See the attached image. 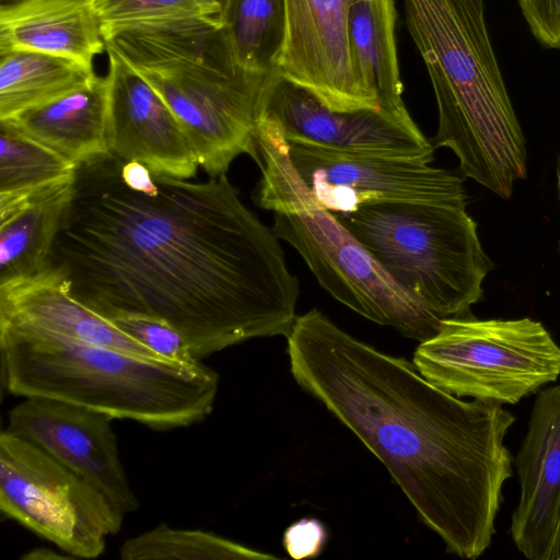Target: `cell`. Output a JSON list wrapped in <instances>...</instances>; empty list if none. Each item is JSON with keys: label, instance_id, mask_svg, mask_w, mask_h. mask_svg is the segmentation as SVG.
<instances>
[{"label": "cell", "instance_id": "cell-1", "mask_svg": "<svg viewBox=\"0 0 560 560\" xmlns=\"http://www.w3.org/2000/svg\"><path fill=\"white\" fill-rule=\"evenodd\" d=\"M112 153L79 166L50 262L72 294L106 318L148 315L175 327L201 359L287 337L298 278L272 228L226 174L207 182L153 175L155 196L130 189Z\"/></svg>", "mask_w": 560, "mask_h": 560}, {"label": "cell", "instance_id": "cell-2", "mask_svg": "<svg viewBox=\"0 0 560 560\" xmlns=\"http://www.w3.org/2000/svg\"><path fill=\"white\" fill-rule=\"evenodd\" d=\"M285 338L295 382L383 463L446 550L481 556L512 477L504 438L515 417L443 390L413 362L357 339L316 308L296 316Z\"/></svg>", "mask_w": 560, "mask_h": 560}, {"label": "cell", "instance_id": "cell-3", "mask_svg": "<svg viewBox=\"0 0 560 560\" xmlns=\"http://www.w3.org/2000/svg\"><path fill=\"white\" fill-rule=\"evenodd\" d=\"M102 36L171 108L207 174H226L241 154L255 158L256 129L280 74L240 67L220 16L120 25Z\"/></svg>", "mask_w": 560, "mask_h": 560}, {"label": "cell", "instance_id": "cell-4", "mask_svg": "<svg viewBox=\"0 0 560 560\" xmlns=\"http://www.w3.org/2000/svg\"><path fill=\"white\" fill-rule=\"evenodd\" d=\"M438 106L432 144L502 198L526 176L525 140L493 49L485 0H404Z\"/></svg>", "mask_w": 560, "mask_h": 560}, {"label": "cell", "instance_id": "cell-5", "mask_svg": "<svg viewBox=\"0 0 560 560\" xmlns=\"http://www.w3.org/2000/svg\"><path fill=\"white\" fill-rule=\"evenodd\" d=\"M4 385L13 395L45 397L130 419L158 430L202 421L219 376L192 365L151 361L62 339L0 330Z\"/></svg>", "mask_w": 560, "mask_h": 560}, {"label": "cell", "instance_id": "cell-6", "mask_svg": "<svg viewBox=\"0 0 560 560\" xmlns=\"http://www.w3.org/2000/svg\"><path fill=\"white\" fill-rule=\"evenodd\" d=\"M261 171L254 199L273 212L272 231L304 259L319 284L355 313L419 342L442 319L405 291L334 212L313 196L289 156L279 122L265 113L255 135Z\"/></svg>", "mask_w": 560, "mask_h": 560}, {"label": "cell", "instance_id": "cell-7", "mask_svg": "<svg viewBox=\"0 0 560 560\" xmlns=\"http://www.w3.org/2000/svg\"><path fill=\"white\" fill-rule=\"evenodd\" d=\"M466 207L377 202L334 213L405 291L444 320L472 315L492 268Z\"/></svg>", "mask_w": 560, "mask_h": 560}, {"label": "cell", "instance_id": "cell-8", "mask_svg": "<svg viewBox=\"0 0 560 560\" xmlns=\"http://www.w3.org/2000/svg\"><path fill=\"white\" fill-rule=\"evenodd\" d=\"M412 362L428 381L458 398L515 405L557 381L560 347L530 318L469 315L444 319L439 332L416 348Z\"/></svg>", "mask_w": 560, "mask_h": 560}, {"label": "cell", "instance_id": "cell-9", "mask_svg": "<svg viewBox=\"0 0 560 560\" xmlns=\"http://www.w3.org/2000/svg\"><path fill=\"white\" fill-rule=\"evenodd\" d=\"M0 510L82 559L105 551L125 515L89 481L8 429L0 434Z\"/></svg>", "mask_w": 560, "mask_h": 560}, {"label": "cell", "instance_id": "cell-10", "mask_svg": "<svg viewBox=\"0 0 560 560\" xmlns=\"http://www.w3.org/2000/svg\"><path fill=\"white\" fill-rule=\"evenodd\" d=\"M287 142L296 172L331 212L377 202H467L463 179L425 161Z\"/></svg>", "mask_w": 560, "mask_h": 560}, {"label": "cell", "instance_id": "cell-11", "mask_svg": "<svg viewBox=\"0 0 560 560\" xmlns=\"http://www.w3.org/2000/svg\"><path fill=\"white\" fill-rule=\"evenodd\" d=\"M114 419L63 400L25 397L10 410L7 429L89 481L126 514L140 502L119 457Z\"/></svg>", "mask_w": 560, "mask_h": 560}, {"label": "cell", "instance_id": "cell-12", "mask_svg": "<svg viewBox=\"0 0 560 560\" xmlns=\"http://www.w3.org/2000/svg\"><path fill=\"white\" fill-rule=\"evenodd\" d=\"M357 0H284L285 30L277 71L332 110L378 108L358 85L349 49Z\"/></svg>", "mask_w": 560, "mask_h": 560}, {"label": "cell", "instance_id": "cell-13", "mask_svg": "<svg viewBox=\"0 0 560 560\" xmlns=\"http://www.w3.org/2000/svg\"><path fill=\"white\" fill-rule=\"evenodd\" d=\"M267 114L287 140L325 148L411 158L432 163L434 145L409 112L384 108L332 110L302 86L279 75L268 98Z\"/></svg>", "mask_w": 560, "mask_h": 560}, {"label": "cell", "instance_id": "cell-14", "mask_svg": "<svg viewBox=\"0 0 560 560\" xmlns=\"http://www.w3.org/2000/svg\"><path fill=\"white\" fill-rule=\"evenodd\" d=\"M106 51L110 153L124 162L143 163L153 175L195 177L198 158L177 117L121 58Z\"/></svg>", "mask_w": 560, "mask_h": 560}, {"label": "cell", "instance_id": "cell-15", "mask_svg": "<svg viewBox=\"0 0 560 560\" xmlns=\"http://www.w3.org/2000/svg\"><path fill=\"white\" fill-rule=\"evenodd\" d=\"M514 463L521 492L512 539L529 560H560V385L537 394Z\"/></svg>", "mask_w": 560, "mask_h": 560}, {"label": "cell", "instance_id": "cell-16", "mask_svg": "<svg viewBox=\"0 0 560 560\" xmlns=\"http://www.w3.org/2000/svg\"><path fill=\"white\" fill-rule=\"evenodd\" d=\"M0 330L51 337L166 362L79 301L65 272L51 262L35 275L0 283Z\"/></svg>", "mask_w": 560, "mask_h": 560}, {"label": "cell", "instance_id": "cell-17", "mask_svg": "<svg viewBox=\"0 0 560 560\" xmlns=\"http://www.w3.org/2000/svg\"><path fill=\"white\" fill-rule=\"evenodd\" d=\"M104 48L90 0H18L0 8V54L43 52L93 70Z\"/></svg>", "mask_w": 560, "mask_h": 560}, {"label": "cell", "instance_id": "cell-18", "mask_svg": "<svg viewBox=\"0 0 560 560\" xmlns=\"http://www.w3.org/2000/svg\"><path fill=\"white\" fill-rule=\"evenodd\" d=\"M106 77L94 75L75 90L0 120L77 165L110 154Z\"/></svg>", "mask_w": 560, "mask_h": 560}, {"label": "cell", "instance_id": "cell-19", "mask_svg": "<svg viewBox=\"0 0 560 560\" xmlns=\"http://www.w3.org/2000/svg\"><path fill=\"white\" fill-rule=\"evenodd\" d=\"M74 182L0 206V283L35 275L49 265Z\"/></svg>", "mask_w": 560, "mask_h": 560}, {"label": "cell", "instance_id": "cell-20", "mask_svg": "<svg viewBox=\"0 0 560 560\" xmlns=\"http://www.w3.org/2000/svg\"><path fill=\"white\" fill-rule=\"evenodd\" d=\"M394 0H357L349 15V49L358 85L378 107L408 112L402 100Z\"/></svg>", "mask_w": 560, "mask_h": 560}, {"label": "cell", "instance_id": "cell-21", "mask_svg": "<svg viewBox=\"0 0 560 560\" xmlns=\"http://www.w3.org/2000/svg\"><path fill=\"white\" fill-rule=\"evenodd\" d=\"M94 70L48 54H0V120L54 101L90 81Z\"/></svg>", "mask_w": 560, "mask_h": 560}, {"label": "cell", "instance_id": "cell-22", "mask_svg": "<svg viewBox=\"0 0 560 560\" xmlns=\"http://www.w3.org/2000/svg\"><path fill=\"white\" fill-rule=\"evenodd\" d=\"M220 20L240 67L277 71L285 30L284 0H223Z\"/></svg>", "mask_w": 560, "mask_h": 560}, {"label": "cell", "instance_id": "cell-23", "mask_svg": "<svg viewBox=\"0 0 560 560\" xmlns=\"http://www.w3.org/2000/svg\"><path fill=\"white\" fill-rule=\"evenodd\" d=\"M79 165L0 122V206L75 178Z\"/></svg>", "mask_w": 560, "mask_h": 560}, {"label": "cell", "instance_id": "cell-24", "mask_svg": "<svg viewBox=\"0 0 560 560\" xmlns=\"http://www.w3.org/2000/svg\"><path fill=\"white\" fill-rule=\"evenodd\" d=\"M119 551L124 560L277 559L213 533L172 528L166 524L127 539Z\"/></svg>", "mask_w": 560, "mask_h": 560}, {"label": "cell", "instance_id": "cell-25", "mask_svg": "<svg viewBox=\"0 0 560 560\" xmlns=\"http://www.w3.org/2000/svg\"><path fill=\"white\" fill-rule=\"evenodd\" d=\"M90 2L100 22V28L212 15L198 0H90Z\"/></svg>", "mask_w": 560, "mask_h": 560}, {"label": "cell", "instance_id": "cell-26", "mask_svg": "<svg viewBox=\"0 0 560 560\" xmlns=\"http://www.w3.org/2000/svg\"><path fill=\"white\" fill-rule=\"evenodd\" d=\"M109 320L164 361L192 365L196 360L183 335L167 322L148 315H122Z\"/></svg>", "mask_w": 560, "mask_h": 560}, {"label": "cell", "instance_id": "cell-27", "mask_svg": "<svg viewBox=\"0 0 560 560\" xmlns=\"http://www.w3.org/2000/svg\"><path fill=\"white\" fill-rule=\"evenodd\" d=\"M517 3L538 43L560 49V0H517Z\"/></svg>", "mask_w": 560, "mask_h": 560}, {"label": "cell", "instance_id": "cell-28", "mask_svg": "<svg viewBox=\"0 0 560 560\" xmlns=\"http://www.w3.org/2000/svg\"><path fill=\"white\" fill-rule=\"evenodd\" d=\"M325 524L315 517H303L290 524L282 536L283 548L294 560L315 558L322 553L327 541Z\"/></svg>", "mask_w": 560, "mask_h": 560}, {"label": "cell", "instance_id": "cell-29", "mask_svg": "<svg viewBox=\"0 0 560 560\" xmlns=\"http://www.w3.org/2000/svg\"><path fill=\"white\" fill-rule=\"evenodd\" d=\"M120 176L122 182L132 190L148 196H155L159 187L153 174L143 163L138 161L122 162Z\"/></svg>", "mask_w": 560, "mask_h": 560}, {"label": "cell", "instance_id": "cell-30", "mask_svg": "<svg viewBox=\"0 0 560 560\" xmlns=\"http://www.w3.org/2000/svg\"><path fill=\"white\" fill-rule=\"evenodd\" d=\"M73 558L67 555L57 553L48 548H36L22 556V560H48V559H69Z\"/></svg>", "mask_w": 560, "mask_h": 560}, {"label": "cell", "instance_id": "cell-31", "mask_svg": "<svg viewBox=\"0 0 560 560\" xmlns=\"http://www.w3.org/2000/svg\"><path fill=\"white\" fill-rule=\"evenodd\" d=\"M212 15L220 16L223 0H198Z\"/></svg>", "mask_w": 560, "mask_h": 560}]
</instances>
